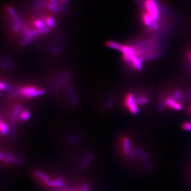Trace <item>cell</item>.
I'll return each instance as SVG.
<instances>
[{"instance_id": "cell-10", "label": "cell", "mask_w": 191, "mask_h": 191, "mask_svg": "<svg viewBox=\"0 0 191 191\" xmlns=\"http://www.w3.org/2000/svg\"><path fill=\"white\" fill-rule=\"evenodd\" d=\"M0 130H1V133L2 135H6L8 131V126L5 123H3L2 122H1L0 124Z\"/></svg>"}, {"instance_id": "cell-17", "label": "cell", "mask_w": 191, "mask_h": 191, "mask_svg": "<svg viewBox=\"0 0 191 191\" xmlns=\"http://www.w3.org/2000/svg\"><path fill=\"white\" fill-rule=\"evenodd\" d=\"M0 87H1V90H3V89L5 88V85H4L2 83H1V85H0Z\"/></svg>"}, {"instance_id": "cell-6", "label": "cell", "mask_w": 191, "mask_h": 191, "mask_svg": "<svg viewBox=\"0 0 191 191\" xmlns=\"http://www.w3.org/2000/svg\"><path fill=\"white\" fill-rule=\"evenodd\" d=\"M35 175L38 178H39L40 179H41L43 180H44L45 182H47L50 180V178L46 175L45 174H44V172L39 171V170H36L35 172Z\"/></svg>"}, {"instance_id": "cell-8", "label": "cell", "mask_w": 191, "mask_h": 191, "mask_svg": "<svg viewBox=\"0 0 191 191\" xmlns=\"http://www.w3.org/2000/svg\"><path fill=\"white\" fill-rule=\"evenodd\" d=\"M136 101L138 105H143L148 102V99L145 96H140L136 98Z\"/></svg>"}, {"instance_id": "cell-16", "label": "cell", "mask_w": 191, "mask_h": 191, "mask_svg": "<svg viewBox=\"0 0 191 191\" xmlns=\"http://www.w3.org/2000/svg\"><path fill=\"white\" fill-rule=\"evenodd\" d=\"M4 156H5V155L3 154V153H0V159L1 160H3V158H4Z\"/></svg>"}, {"instance_id": "cell-12", "label": "cell", "mask_w": 191, "mask_h": 191, "mask_svg": "<svg viewBox=\"0 0 191 191\" xmlns=\"http://www.w3.org/2000/svg\"><path fill=\"white\" fill-rule=\"evenodd\" d=\"M182 128L185 131H191V123L186 122L183 124Z\"/></svg>"}, {"instance_id": "cell-15", "label": "cell", "mask_w": 191, "mask_h": 191, "mask_svg": "<svg viewBox=\"0 0 191 191\" xmlns=\"http://www.w3.org/2000/svg\"><path fill=\"white\" fill-rule=\"evenodd\" d=\"M90 188V185L89 184H86L83 186L82 189L80 191H88Z\"/></svg>"}, {"instance_id": "cell-13", "label": "cell", "mask_w": 191, "mask_h": 191, "mask_svg": "<svg viewBox=\"0 0 191 191\" xmlns=\"http://www.w3.org/2000/svg\"><path fill=\"white\" fill-rule=\"evenodd\" d=\"M29 116H30V115H29V112L27 111H24V112H22L21 114L20 115V119L21 120H26L28 118H29Z\"/></svg>"}, {"instance_id": "cell-7", "label": "cell", "mask_w": 191, "mask_h": 191, "mask_svg": "<svg viewBox=\"0 0 191 191\" xmlns=\"http://www.w3.org/2000/svg\"><path fill=\"white\" fill-rule=\"evenodd\" d=\"M3 160L4 162H5L16 163L18 162V159L16 157L11 155H5Z\"/></svg>"}, {"instance_id": "cell-11", "label": "cell", "mask_w": 191, "mask_h": 191, "mask_svg": "<svg viewBox=\"0 0 191 191\" xmlns=\"http://www.w3.org/2000/svg\"><path fill=\"white\" fill-rule=\"evenodd\" d=\"M93 158V156L92 155H90L89 156H88L87 157H86V158L85 159V160L83 162L81 167L82 168H84L85 166H86L90 162V161L92 160Z\"/></svg>"}, {"instance_id": "cell-3", "label": "cell", "mask_w": 191, "mask_h": 191, "mask_svg": "<svg viewBox=\"0 0 191 191\" xmlns=\"http://www.w3.org/2000/svg\"><path fill=\"white\" fill-rule=\"evenodd\" d=\"M19 93L25 97H33L43 93V90L38 89L32 86H27L20 89Z\"/></svg>"}, {"instance_id": "cell-14", "label": "cell", "mask_w": 191, "mask_h": 191, "mask_svg": "<svg viewBox=\"0 0 191 191\" xmlns=\"http://www.w3.org/2000/svg\"><path fill=\"white\" fill-rule=\"evenodd\" d=\"M46 23L50 27H53L55 26V21L51 17H48L46 19Z\"/></svg>"}, {"instance_id": "cell-9", "label": "cell", "mask_w": 191, "mask_h": 191, "mask_svg": "<svg viewBox=\"0 0 191 191\" xmlns=\"http://www.w3.org/2000/svg\"><path fill=\"white\" fill-rule=\"evenodd\" d=\"M9 12H10V14H11V16L13 18L14 22H16V24H18V25H20L21 22H20V21L19 20V18L17 16L16 13L15 12V11L14 10V9L11 8H9Z\"/></svg>"}, {"instance_id": "cell-18", "label": "cell", "mask_w": 191, "mask_h": 191, "mask_svg": "<svg viewBox=\"0 0 191 191\" xmlns=\"http://www.w3.org/2000/svg\"><path fill=\"white\" fill-rule=\"evenodd\" d=\"M190 110H191V109H190Z\"/></svg>"}, {"instance_id": "cell-4", "label": "cell", "mask_w": 191, "mask_h": 191, "mask_svg": "<svg viewBox=\"0 0 191 191\" xmlns=\"http://www.w3.org/2000/svg\"><path fill=\"white\" fill-rule=\"evenodd\" d=\"M165 103L167 106L176 110H180L183 108V106L173 98H167L166 99Z\"/></svg>"}, {"instance_id": "cell-2", "label": "cell", "mask_w": 191, "mask_h": 191, "mask_svg": "<svg viewBox=\"0 0 191 191\" xmlns=\"http://www.w3.org/2000/svg\"><path fill=\"white\" fill-rule=\"evenodd\" d=\"M124 106L128 109L131 114L136 115L139 112L138 104L135 96L133 93H128L124 99Z\"/></svg>"}, {"instance_id": "cell-1", "label": "cell", "mask_w": 191, "mask_h": 191, "mask_svg": "<svg viewBox=\"0 0 191 191\" xmlns=\"http://www.w3.org/2000/svg\"><path fill=\"white\" fill-rule=\"evenodd\" d=\"M142 10L147 12L154 22L156 31L160 29L163 19L161 6L157 0H142Z\"/></svg>"}, {"instance_id": "cell-5", "label": "cell", "mask_w": 191, "mask_h": 191, "mask_svg": "<svg viewBox=\"0 0 191 191\" xmlns=\"http://www.w3.org/2000/svg\"><path fill=\"white\" fill-rule=\"evenodd\" d=\"M45 184L48 187H60L63 185V179L62 177L58 178L57 180H49L45 182Z\"/></svg>"}]
</instances>
